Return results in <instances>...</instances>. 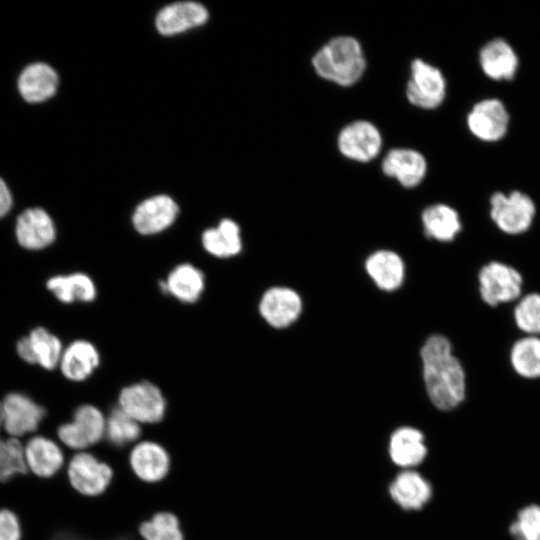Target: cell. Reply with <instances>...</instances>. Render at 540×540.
Wrapping results in <instances>:
<instances>
[{
	"mask_svg": "<svg viewBox=\"0 0 540 540\" xmlns=\"http://www.w3.org/2000/svg\"><path fill=\"white\" fill-rule=\"evenodd\" d=\"M208 18L206 8L194 1H183L164 7L157 15L156 26L163 35H174L202 25Z\"/></svg>",
	"mask_w": 540,
	"mask_h": 540,
	"instance_id": "18",
	"label": "cell"
},
{
	"mask_svg": "<svg viewBox=\"0 0 540 540\" xmlns=\"http://www.w3.org/2000/svg\"><path fill=\"white\" fill-rule=\"evenodd\" d=\"M201 242L210 255L218 258L236 256L242 250L239 226L231 219H223L217 227L206 229Z\"/></svg>",
	"mask_w": 540,
	"mask_h": 540,
	"instance_id": "26",
	"label": "cell"
},
{
	"mask_svg": "<svg viewBox=\"0 0 540 540\" xmlns=\"http://www.w3.org/2000/svg\"><path fill=\"white\" fill-rule=\"evenodd\" d=\"M383 173L396 179L402 186L419 185L427 172L425 157L410 148H394L387 152L381 164Z\"/></svg>",
	"mask_w": 540,
	"mask_h": 540,
	"instance_id": "15",
	"label": "cell"
},
{
	"mask_svg": "<svg viewBox=\"0 0 540 540\" xmlns=\"http://www.w3.org/2000/svg\"><path fill=\"white\" fill-rule=\"evenodd\" d=\"M105 430L106 419L102 412L86 404L75 410L72 421L62 424L57 434L67 447L82 450L99 442Z\"/></svg>",
	"mask_w": 540,
	"mask_h": 540,
	"instance_id": "6",
	"label": "cell"
},
{
	"mask_svg": "<svg viewBox=\"0 0 540 540\" xmlns=\"http://www.w3.org/2000/svg\"><path fill=\"white\" fill-rule=\"evenodd\" d=\"M312 66L321 78L346 87L355 84L363 76L366 59L356 38L337 36L315 53Z\"/></svg>",
	"mask_w": 540,
	"mask_h": 540,
	"instance_id": "2",
	"label": "cell"
},
{
	"mask_svg": "<svg viewBox=\"0 0 540 540\" xmlns=\"http://www.w3.org/2000/svg\"><path fill=\"white\" fill-rule=\"evenodd\" d=\"M22 532L17 515L10 510H0V540H21Z\"/></svg>",
	"mask_w": 540,
	"mask_h": 540,
	"instance_id": "36",
	"label": "cell"
},
{
	"mask_svg": "<svg viewBox=\"0 0 540 540\" xmlns=\"http://www.w3.org/2000/svg\"><path fill=\"white\" fill-rule=\"evenodd\" d=\"M56 71L46 63L26 66L18 78V90L29 103H39L51 98L58 87Z\"/></svg>",
	"mask_w": 540,
	"mask_h": 540,
	"instance_id": "20",
	"label": "cell"
},
{
	"mask_svg": "<svg viewBox=\"0 0 540 540\" xmlns=\"http://www.w3.org/2000/svg\"><path fill=\"white\" fill-rule=\"evenodd\" d=\"M479 64L483 73L493 80H511L518 69V56L504 39L487 42L479 52Z\"/></svg>",
	"mask_w": 540,
	"mask_h": 540,
	"instance_id": "17",
	"label": "cell"
},
{
	"mask_svg": "<svg viewBox=\"0 0 540 540\" xmlns=\"http://www.w3.org/2000/svg\"><path fill=\"white\" fill-rule=\"evenodd\" d=\"M179 213L175 201L167 195H157L141 202L132 216L135 230L142 235L160 233L170 227Z\"/></svg>",
	"mask_w": 540,
	"mask_h": 540,
	"instance_id": "12",
	"label": "cell"
},
{
	"mask_svg": "<svg viewBox=\"0 0 540 540\" xmlns=\"http://www.w3.org/2000/svg\"><path fill=\"white\" fill-rule=\"evenodd\" d=\"M16 348L22 360L48 370L59 365L64 350L60 339L43 327H37L21 338Z\"/></svg>",
	"mask_w": 540,
	"mask_h": 540,
	"instance_id": "13",
	"label": "cell"
},
{
	"mask_svg": "<svg viewBox=\"0 0 540 540\" xmlns=\"http://www.w3.org/2000/svg\"><path fill=\"white\" fill-rule=\"evenodd\" d=\"M46 286L59 301L67 304L76 301L91 302L97 294L93 280L81 272L53 276Z\"/></svg>",
	"mask_w": 540,
	"mask_h": 540,
	"instance_id": "27",
	"label": "cell"
},
{
	"mask_svg": "<svg viewBox=\"0 0 540 540\" xmlns=\"http://www.w3.org/2000/svg\"><path fill=\"white\" fill-rule=\"evenodd\" d=\"M2 408L4 429L13 438L34 432L45 417L44 407L22 393L7 394Z\"/></svg>",
	"mask_w": 540,
	"mask_h": 540,
	"instance_id": "11",
	"label": "cell"
},
{
	"mask_svg": "<svg viewBox=\"0 0 540 540\" xmlns=\"http://www.w3.org/2000/svg\"><path fill=\"white\" fill-rule=\"evenodd\" d=\"M140 424L119 407L106 419L105 434L110 443L121 447L134 442L140 436Z\"/></svg>",
	"mask_w": 540,
	"mask_h": 540,
	"instance_id": "31",
	"label": "cell"
},
{
	"mask_svg": "<svg viewBox=\"0 0 540 540\" xmlns=\"http://www.w3.org/2000/svg\"><path fill=\"white\" fill-rule=\"evenodd\" d=\"M366 270L376 285L383 290H395L403 282V261L391 251L381 250L372 254L366 261Z\"/></svg>",
	"mask_w": 540,
	"mask_h": 540,
	"instance_id": "28",
	"label": "cell"
},
{
	"mask_svg": "<svg viewBox=\"0 0 540 540\" xmlns=\"http://www.w3.org/2000/svg\"><path fill=\"white\" fill-rule=\"evenodd\" d=\"M515 320L518 327L530 334H540V294L532 293L522 298L517 304Z\"/></svg>",
	"mask_w": 540,
	"mask_h": 540,
	"instance_id": "34",
	"label": "cell"
},
{
	"mask_svg": "<svg viewBox=\"0 0 540 540\" xmlns=\"http://www.w3.org/2000/svg\"><path fill=\"white\" fill-rule=\"evenodd\" d=\"M490 216L500 230L520 234L529 229L535 215L533 200L520 191L496 192L490 199Z\"/></svg>",
	"mask_w": 540,
	"mask_h": 540,
	"instance_id": "4",
	"label": "cell"
},
{
	"mask_svg": "<svg viewBox=\"0 0 540 540\" xmlns=\"http://www.w3.org/2000/svg\"><path fill=\"white\" fill-rule=\"evenodd\" d=\"M422 223L428 237L439 241H451L461 230L459 215L445 204H434L422 213Z\"/></svg>",
	"mask_w": 540,
	"mask_h": 540,
	"instance_id": "29",
	"label": "cell"
},
{
	"mask_svg": "<svg viewBox=\"0 0 540 540\" xmlns=\"http://www.w3.org/2000/svg\"><path fill=\"white\" fill-rule=\"evenodd\" d=\"M140 534L144 540H183L177 517L169 512H160L142 523Z\"/></svg>",
	"mask_w": 540,
	"mask_h": 540,
	"instance_id": "33",
	"label": "cell"
},
{
	"mask_svg": "<svg viewBox=\"0 0 540 540\" xmlns=\"http://www.w3.org/2000/svg\"><path fill=\"white\" fill-rule=\"evenodd\" d=\"M480 294L489 305L509 302L521 293L522 277L518 271L499 262L485 265L479 273Z\"/></svg>",
	"mask_w": 540,
	"mask_h": 540,
	"instance_id": "9",
	"label": "cell"
},
{
	"mask_svg": "<svg viewBox=\"0 0 540 540\" xmlns=\"http://www.w3.org/2000/svg\"><path fill=\"white\" fill-rule=\"evenodd\" d=\"M28 472L24 448L17 438L3 439L0 436V482Z\"/></svg>",
	"mask_w": 540,
	"mask_h": 540,
	"instance_id": "32",
	"label": "cell"
},
{
	"mask_svg": "<svg viewBox=\"0 0 540 540\" xmlns=\"http://www.w3.org/2000/svg\"><path fill=\"white\" fill-rule=\"evenodd\" d=\"M130 465L138 478L145 482L162 480L170 468L167 451L158 443L143 441L130 454Z\"/></svg>",
	"mask_w": 540,
	"mask_h": 540,
	"instance_id": "19",
	"label": "cell"
},
{
	"mask_svg": "<svg viewBox=\"0 0 540 540\" xmlns=\"http://www.w3.org/2000/svg\"><path fill=\"white\" fill-rule=\"evenodd\" d=\"M510 534L516 540H540V506L529 505L519 511Z\"/></svg>",
	"mask_w": 540,
	"mask_h": 540,
	"instance_id": "35",
	"label": "cell"
},
{
	"mask_svg": "<svg viewBox=\"0 0 540 540\" xmlns=\"http://www.w3.org/2000/svg\"><path fill=\"white\" fill-rule=\"evenodd\" d=\"M112 476V469L89 453L76 454L68 465L71 485L86 496H97L104 492Z\"/></svg>",
	"mask_w": 540,
	"mask_h": 540,
	"instance_id": "10",
	"label": "cell"
},
{
	"mask_svg": "<svg viewBox=\"0 0 540 540\" xmlns=\"http://www.w3.org/2000/svg\"><path fill=\"white\" fill-rule=\"evenodd\" d=\"M100 364V354L89 341L76 340L63 350L59 367L67 379L83 381L87 379Z\"/></svg>",
	"mask_w": 540,
	"mask_h": 540,
	"instance_id": "22",
	"label": "cell"
},
{
	"mask_svg": "<svg viewBox=\"0 0 540 540\" xmlns=\"http://www.w3.org/2000/svg\"><path fill=\"white\" fill-rule=\"evenodd\" d=\"M15 234L18 243L28 250H41L51 245L56 237L55 225L41 208H29L17 218Z\"/></svg>",
	"mask_w": 540,
	"mask_h": 540,
	"instance_id": "14",
	"label": "cell"
},
{
	"mask_svg": "<svg viewBox=\"0 0 540 540\" xmlns=\"http://www.w3.org/2000/svg\"><path fill=\"white\" fill-rule=\"evenodd\" d=\"M300 296L292 289L273 287L267 290L259 304L261 316L275 328H284L294 322L301 313Z\"/></svg>",
	"mask_w": 540,
	"mask_h": 540,
	"instance_id": "16",
	"label": "cell"
},
{
	"mask_svg": "<svg viewBox=\"0 0 540 540\" xmlns=\"http://www.w3.org/2000/svg\"><path fill=\"white\" fill-rule=\"evenodd\" d=\"M511 363L523 377H540V339L528 336L518 340L511 350Z\"/></svg>",
	"mask_w": 540,
	"mask_h": 540,
	"instance_id": "30",
	"label": "cell"
},
{
	"mask_svg": "<svg viewBox=\"0 0 540 540\" xmlns=\"http://www.w3.org/2000/svg\"><path fill=\"white\" fill-rule=\"evenodd\" d=\"M408 101L422 109H435L446 96V80L436 66L414 59L410 66V77L406 86Z\"/></svg>",
	"mask_w": 540,
	"mask_h": 540,
	"instance_id": "3",
	"label": "cell"
},
{
	"mask_svg": "<svg viewBox=\"0 0 540 540\" xmlns=\"http://www.w3.org/2000/svg\"><path fill=\"white\" fill-rule=\"evenodd\" d=\"M119 408L139 424L159 422L165 414L166 401L161 390L148 381L124 387L118 397Z\"/></svg>",
	"mask_w": 540,
	"mask_h": 540,
	"instance_id": "5",
	"label": "cell"
},
{
	"mask_svg": "<svg viewBox=\"0 0 540 540\" xmlns=\"http://www.w3.org/2000/svg\"><path fill=\"white\" fill-rule=\"evenodd\" d=\"M423 375L428 396L441 410L456 407L465 396V374L452 354L449 340L432 335L421 349Z\"/></svg>",
	"mask_w": 540,
	"mask_h": 540,
	"instance_id": "1",
	"label": "cell"
},
{
	"mask_svg": "<svg viewBox=\"0 0 540 540\" xmlns=\"http://www.w3.org/2000/svg\"><path fill=\"white\" fill-rule=\"evenodd\" d=\"M2 427L4 428V416H3L2 402L0 401V430Z\"/></svg>",
	"mask_w": 540,
	"mask_h": 540,
	"instance_id": "38",
	"label": "cell"
},
{
	"mask_svg": "<svg viewBox=\"0 0 540 540\" xmlns=\"http://www.w3.org/2000/svg\"><path fill=\"white\" fill-rule=\"evenodd\" d=\"M389 455L400 467L409 468L420 464L427 455L422 432L408 426L395 430L389 440Z\"/></svg>",
	"mask_w": 540,
	"mask_h": 540,
	"instance_id": "24",
	"label": "cell"
},
{
	"mask_svg": "<svg viewBox=\"0 0 540 540\" xmlns=\"http://www.w3.org/2000/svg\"><path fill=\"white\" fill-rule=\"evenodd\" d=\"M337 146L346 158L368 162L379 154L382 136L370 121L356 120L342 128L337 138Z\"/></svg>",
	"mask_w": 540,
	"mask_h": 540,
	"instance_id": "7",
	"label": "cell"
},
{
	"mask_svg": "<svg viewBox=\"0 0 540 540\" xmlns=\"http://www.w3.org/2000/svg\"><path fill=\"white\" fill-rule=\"evenodd\" d=\"M12 207V196L3 179L0 178V218L5 217Z\"/></svg>",
	"mask_w": 540,
	"mask_h": 540,
	"instance_id": "37",
	"label": "cell"
},
{
	"mask_svg": "<svg viewBox=\"0 0 540 540\" xmlns=\"http://www.w3.org/2000/svg\"><path fill=\"white\" fill-rule=\"evenodd\" d=\"M509 121L508 110L497 98L478 101L467 115L469 131L485 142H495L503 138L507 133Z\"/></svg>",
	"mask_w": 540,
	"mask_h": 540,
	"instance_id": "8",
	"label": "cell"
},
{
	"mask_svg": "<svg viewBox=\"0 0 540 540\" xmlns=\"http://www.w3.org/2000/svg\"><path fill=\"white\" fill-rule=\"evenodd\" d=\"M389 493L396 504L405 510H419L431 498L430 483L418 472L405 470L389 486Z\"/></svg>",
	"mask_w": 540,
	"mask_h": 540,
	"instance_id": "21",
	"label": "cell"
},
{
	"mask_svg": "<svg viewBox=\"0 0 540 540\" xmlns=\"http://www.w3.org/2000/svg\"><path fill=\"white\" fill-rule=\"evenodd\" d=\"M24 454L28 470L43 478L55 475L64 462L59 446L43 436L31 438L24 448Z\"/></svg>",
	"mask_w": 540,
	"mask_h": 540,
	"instance_id": "25",
	"label": "cell"
},
{
	"mask_svg": "<svg viewBox=\"0 0 540 540\" xmlns=\"http://www.w3.org/2000/svg\"><path fill=\"white\" fill-rule=\"evenodd\" d=\"M161 289L183 303H194L205 288L203 272L189 263L179 264L161 283Z\"/></svg>",
	"mask_w": 540,
	"mask_h": 540,
	"instance_id": "23",
	"label": "cell"
}]
</instances>
